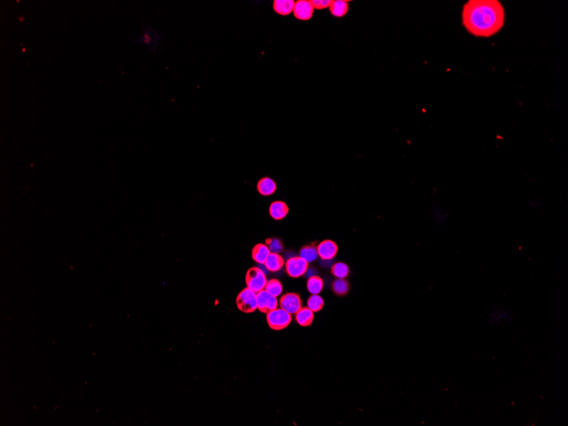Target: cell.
Wrapping results in <instances>:
<instances>
[{"mask_svg":"<svg viewBox=\"0 0 568 426\" xmlns=\"http://www.w3.org/2000/svg\"><path fill=\"white\" fill-rule=\"evenodd\" d=\"M238 309L244 313H252L257 308V294L248 287L238 294L236 299Z\"/></svg>","mask_w":568,"mask_h":426,"instance_id":"cell-3","label":"cell"},{"mask_svg":"<svg viewBox=\"0 0 568 426\" xmlns=\"http://www.w3.org/2000/svg\"><path fill=\"white\" fill-rule=\"evenodd\" d=\"M271 251L265 244H259L255 245L252 250V258L259 264L264 265Z\"/></svg>","mask_w":568,"mask_h":426,"instance_id":"cell-14","label":"cell"},{"mask_svg":"<svg viewBox=\"0 0 568 426\" xmlns=\"http://www.w3.org/2000/svg\"><path fill=\"white\" fill-rule=\"evenodd\" d=\"M513 321V316L510 311L502 308H496L489 313L488 322L492 326L498 327Z\"/></svg>","mask_w":568,"mask_h":426,"instance_id":"cell-9","label":"cell"},{"mask_svg":"<svg viewBox=\"0 0 568 426\" xmlns=\"http://www.w3.org/2000/svg\"><path fill=\"white\" fill-rule=\"evenodd\" d=\"M266 321L272 329L279 331L290 326L292 322V315L282 308H276L266 314Z\"/></svg>","mask_w":568,"mask_h":426,"instance_id":"cell-2","label":"cell"},{"mask_svg":"<svg viewBox=\"0 0 568 426\" xmlns=\"http://www.w3.org/2000/svg\"><path fill=\"white\" fill-rule=\"evenodd\" d=\"M300 256L301 258L305 259L308 263L313 262L318 257L317 247H315L313 245L305 246L300 251Z\"/></svg>","mask_w":568,"mask_h":426,"instance_id":"cell-20","label":"cell"},{"mask_svg":"<svg viewBox=\"0 0 568 426\" xmlns=\"http://www.w3.org/2000/svg\"><path fill=\"white\" fill-rule=\"evenodd\" d=\"M332 290L336 295H346L350 290V283L345 279H337L332 284Z\"/></svg>","mask_w":568,"mask_h":426,"instance_id":"cell-19","label":"cell"},{"mask_svg":"<svg viewBox=\"0 0 568 426\" xmlns=\"http://www.w3.org/2000/svg\"><path fill=\"white\" fill-rule=\"evenodd\" d=\"M295 320L300 326H310L314 320V312L308 307H302L295 314Z\"/></svg>","mask_w":568,"mask_h":426,"instance_id":"cell-16","label":"cell"},{"mask_svg":"<svg viewBox=\"0 0 568 426\" xmlns=\"http://www.w3.org/2000/svg\"><path fill=\"white\" fill-rule=\"evenodd\" d=\"M505 12L498 0H470L464 5L462 22L475 37L489 38L503 28Z\"/></svg>","mask_w":568,"mask_h":426,"instance_id":"cell-1","label":"cell"},{"mask_svg":"<svg viewBox=\"0 0 568 426\" xmlns=\"http://www.w3.org/2000/svg\"><path fill=\"white\" fill-rule=\"evenodd\" d=\"M293 12L297 19L301 21H308L313 16V5L308 0H299L295 2Z\"/></svg>","mask_w":568,"mask_h":426,"instance_id":"cell-8","label":"cell"},{"mask_svg":"<svg viewBox=\"0 0 568 426\" xmlns=\"http://www.w3.org/2000/svg\"><path fill=\"white\" fill-rule=\"evenodd\" d=\"M282 282H280L277 279H272L270 281H267L266 284H265V290L267 292L270 293L272 295L275 297H278L281 295L282 293Z\"/></svg>","mask_w":568,"mask_h":426,"instance_id":"cell-22","label":"cell"},{"mask_svg":"<svg viewBox=\"0 0 568 426\" xmlns=\"http://www.w3.org/2000/svg\"><path fill=\"white\" fill-rule=\"evenodd\" d=\"M331 272L337 279H345L350 273V269L344 262H338L332 266Z\"/></svg>","mask_w":568,"mask_h":426,"instance_id":"cell-21","label":"cell"},{"mask_svg":"<svg viewBox=\"0 0 568 426\" xmlns=\"http://www.w3.org/2000/svg\"><path fill=\"white\" fill-rule=\"evenodd\" d=\"M257 191L262 196H271L276 191V184L269 177H264L259 180Z\"/></svg>","mask_w":568,"mask_h":426,"instance_id":"cell-13","label":"cell"},{"mask_svg":"<svg viewBox=\"0 0 568 426\" xmlns=\"http://www.w3.org/2000/svg\"><path fill=\"white\" fill-rule=\"evenodd\" d=\"M277 306L278 301L276 297L265 291V289L257 293V308L260 311L267 314L276 309Z\"/></svg>","mask_w":568,"mask_h":426,"instance_id":"cell-7","label":"cell"},{"mask_svg":"<svg viewBox=\"0 0 568 426\" xmlns=\"http://www.w3.org/2000/svg\"><path fill=\"white\" fill-rule=\"evenodd\" d=\"M290 211L289 207L286 203L282 201H275L271 203L269 208V213L272 219L275 220H281L284 219L288 215Z\"/></svg>","mask_w":568,"mask_h":426,"instance_id":"cell-11","label":"cell"},{"mask_svg":"<svg viewBox=\"0 0 568 426\" xmlns=\"http://www.w3.org/2000/svg\"><path fill=\"white\" fill-rule=\"evenodd\" d=\"M245 280L248 289L255 291L256 294L264 290L267 282L265 272L260 267L248 269Z\"/></svg>","mask_w":568,"mask_h":426,"instance_id":"cell-4","label":"cell"},{"mask_svg":"<svg viewBox=\"0 0 568 426\" xmlns=\"http://www.w3.org/2000/svg\"><path fill=\"white\" fill-rule=\"evenodd\" d=\"M317 249L318 256L323 261H330L336 256L339 247L334 241L324 240L318 244Z\"/></svg>","mask_w":568,"mask_h":426,"instance_id":"cell-10","label":"cell"},{"mask_svg":"<svg viewBox=\"0 0 568 426\" xmlns=\"http://www.w3.org/2000/svg\"><path fill=\"white\" fill-rule=\"evenodd\" d=\"M264 265H265V269L268 270L269 272H278L284 265V259L282 258L280 254L271 252V254H269Z\"/></svg>","mask_w":568,"mask_h":426,"instance_id":"cell-12","label":"cell"},{"mask_svg":"<svg viewBox=\"0 0 568 426\" xmlns=\"http://www.w3.org/2000/svg\"><path fill=\"white\" fill-rule=\"evenodd\" d=\"M279 305L282 310L291 315H295L302 308V300L300 296L295 293H288L281 297Z\"/></svg>","mask_w":568,"mask_h":426,"instance_id":"cell-6","label":"cell"},{"mask_svg":"<svg viewBox=\"0 0 568 426\" xmlns=\"http://www.w3.org/2000/svg\"><path fill=\"white\" fill-rule=\"evenodd\" d=\"M324 306V299L318 295H312L307 300V307L310 308L313 312L320 311Z\"/></svg>","mask_w":568,"mask_h":426,"instance_id":"cell-23","label":"cell"},{"mask_svg":"<svg viewBox=\"0 0 568 426\" xmlns=\"http://www.w3.org/2000/svg\"><path fill=\"white\" fill-rule=\"evenodd\" d=\"M307 287L310 295H319L324 289V281L318 276H312L308 279Z\"/></svg>","mask_w":568,"mask_h":426,"instance_id":"cell-18","label":"cell"},{"mask_svg":"<svg viewBox=\"0 0 568 426\" xmlns=\"http://www.w3.org/2000/svg\"><path fill=\"white\" fill-rule=\"evenodd\" d=\"M310 2H311V4L313 5L314 9H317V10H324V9H326V8H329L330 7L331 3H332V1H329V0H324V1H322V0H312Z\"/></svg>","mask_w":568,"mask_h":426,"instance_id":"cell-25","label":"cell"},{"mask_svg":"<svg viewBox=\"0 0 568 426\" xmlns=\"http://www.w3.org/2000/svg\"><path fill=\"white\" fill-rule=\"evenodd\" d=\"M308 265L309 263L305 259L301 258L300 256H295L287 261L285 269L288 275L293 279H297L306 274Z\"/></svg>","mask_w":568,"mask_h":426,"instance_id":"cell-5","label":"cell"},{"mask_svg":"<svg viewBox=\"0 0 568 426\" xmlns=\"http://www.w3.org/2000/svg\"><path fill=\"white\" fill-rule=\"evenodd\" d=\"M265 245L269 247V249L272 253L279 254L283 249V244H282V241L277 239V238H267L265 240Z\"/></svg>","mask_w":568,"mask_h":426,"instance_id":"cell-24","label":"cell"},{"mask_svg":"<svg viewBox=\"0 0 568 426\" xmlns=\"http://www.w3.org/2000/svg\"><path fill=\"white\" fill-rule=\"evenodd\" d=\"M329 10L331 14L335 17H342L347 14L349 5L344 0H334L332 1Z\"/></svg>","mask_w":568,"mask_h":426,"instance_id":"cell-17","label":"cell"},{"mask_svg":"<svg viewBox=\"0 0 568 426\" xmlns=\"http://www.w3.org/2000/svg\"><path fill=\"white\" fill-rule=\"evenodd\" d=\"M295 2L293 0H275L273 2V9L275 12L281 16H288L293 12Z\"/></svg>","mask_w":568,"mask_h":426,"instance_id":"cell-15","label":"cell"}]
</instances>
